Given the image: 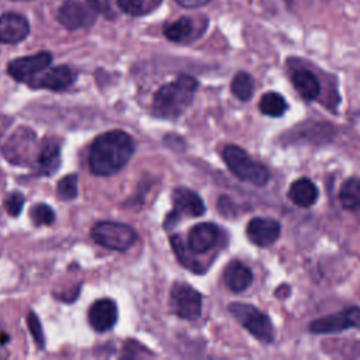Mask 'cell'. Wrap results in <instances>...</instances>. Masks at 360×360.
Instances as JSON below:
<instances>
[{
    "label": "cell",
    "instance_id": "30bf717a",
    "mask_svg": "<svg viewBox=\"0 0 360 360\" xmlns=\"http://www.w3.org/2000/svg\"><path fill=\"white\" fill-rule=\"evenodd\" d=\"M59 22L68 30H77L90 25L94 21V11L89 6L76 0L65 1L58 11Z\"/></svg>",
    "mask_w": 360,
    "mask_h": 360
},
{
    "label": "cell",
    "instance_id": "f1b7e54d",
    "mask_svg": "<svg viewBox=\"0 0 360 360\" xmlns=\"http://www.w3.org/2000/svg\"><path fill=\"white\" fill-rule=\"evenodd\" d=\"M89 7L96 11L100 13L103 15H105L107 18H111L114 15V11L111 8V3L110 0H87Z\"/></svg>",
    "mask_w": 360,
    "mask_h": 360
},
{
    "label": "cell",
    "instance_id": "6da1fadb",
    "mask_svg": "<svg viewBox=\"0 0 360 360\" xmlns=\"http://www.w3.org/2000/svg\"><path fill=\"white\" fill-rule=\"evenodd\" d=\"M134 150L135 143L129 134L120 129L104 132L90 146V170L96 176H111L129 162Z\"/></svg>",
    "mask_w": 360,
    "mask_h": 360
},
{
    "label": "cell",
    "instance_id": "7a4b0ae2",
    "mask_svg": "<svg viewBox=\"0 0 360 360\" xmlns=\"http://www.w3.org/2000/svg\"><path fill=\"white\" fill-rule=\"evenodd\" d=\"M198 82L188 75H180L170 83L159 87L153 96L152 111L165 120L179 118L193 103Z\"/></svg>",
    "mask_w": 360,
    "mask_h": 360
},
{
    "label": "cell",
    "instance_id": "603a6c76",
    "mask_svg": "<svg viewBox=\"0 0 360 360\" xmlns=\"http://www.w3.org/2000/svg\"><path fill=\"white\" fill-rule=\"evenodd\" d=\"M191 32H193V21L187 17H181L167 24L163 30L165 37L173 42H181L187 39Z\"/></svg>",
    "mask_w": 360,
    "mask_h": 360
},
{
    "label": "cell",
    "instance_id": "44dd1931",
    "mask_svg": "<svg viewBox=\"0 0 360 360\" xmlns=\"http://www.w3.org/2000/svg\"><path fill=\"white\" fill-rule=\"evenodd\" d=\"M287 101L276 91H269L262 96L259 101V110L269 117H281L287 110Z\"/></svg>",
    "mask_w": 360,
    "mask_h": 360
},
{
    "label": "cell",
    "instance_id": "d6986e66",
    "mask_svg": "<svg viewBox=\"0 0 360 360\" xmlns=\"http://www.w3.org/2000/svg\"><path fill=\"white\" fill-rule=\"evenodd\" d=\"M60 163L59 146L55 141H45L37 156V167L41 174H52Z\"/></svg>",
    "mask_w": 360,
    "mask_h": 360
},
{
    "label": "cell",
    "instance_id": "277c9868",
    "mask_svg": "<svg viewBox=\"0 0 360 360\" xmlns=\"http://www.w3.org/2000/svg\"><path fill=\"white\" fill-rule=\"evenodd\" d=\"M228 309L233 318L257 340L270 343L274 339L271 319L259 308L246 302H231Z\"/></svg>",
    "mask_w": 360,
    "mask_h": 360
},
{
    "label": "cell",
    "instance_id": "3957f363",
    "mask_svg": "<svg viewBox=\"0 0 360 360\" xmlns=\"http://www.w3.org/2000/svg\"><path fill=\"white\" fill-rule=\"evenodd\" d=\"M228 169L240 180L255 186H264L270 177L269 169L249 156L246 150L236 145H226L222 150Z\"/></svg>",
    "mask_w": 360,
    "mask_h": 360
},
{
    "label": "cell",
    "instance_id": "ba28073f",
    "mask_svg": "<svg viewBox=\"0 0 360 360\" xmlns=\"http://www.w3.org/2000/svg\"><path fill=\"white\" fill-rule=\"evenodd\" d=\"M352 328H360V307H350L309 323L312 333H336Z\"/></svg>",
    "mask_w": 360,
    "mask_h": 360
},
{
    "label": "cell",
    "instance_id": "2e32d148",
    "mask_svg": "<svg viewBox=\"0 0 360 360\" xmlns=\"http://www.w3.org/2000/svg\"><path fill=\"white\" fill-rule=\"evenodd\" d=\"M224 281L233 292H242L252 284L253 274L246 264L233 260L224 270Z\"/></svg>",
    "mask_w": 360,
    "mask_h": 360
},
{
    "label": "cell",
    "instance_id": "7402d4cb",
    "mask_svg": "<svg viewBox=\"0 0 360 360\" xmlns=\"http://www.w3.org/2000/svg\"><path fill=\"white\" fill-rule=\"evenodd\" d=\"M255 82L248 72H238L231 82V91L242 101H249L253 96Z\"/></svg>",
    "mask_w": 360,
    "mask_h": 360
},
{
    "label": "cell",
    "instance_id": "52a82bcc",
    "mask_svg": "<svg viewBox=\"0 0 360 360\" xmlns=\"http://www.w3.org/2000/svg\"><path fill=\"white\" fill-rule=\"evenodd\" d=\"M205 212V204L198 193L177 187L173 191V211L165 219V228L176 225L183 217H200Z\"/></svg>",
    "mask_w": 360,
    "mask_h": 360
},
{
    "label": "cell",
    "instance_id": "8992f818",
    "mask_svg": "<svg viewBox=\"0 0 360 360\" xmlns=\"http://www.w3.org/2000/svg\"><path fill=\"white\" fill-rule=\"evenodd\" d=\"M170 305L179 318L194 321L201 315L202 297L190 284L176 281L170 288Z\"/></svg>",
    "mask_w": 360,
    "mask_h": 360
},
{
    "label": "cell",
    "instance_id": "5bb4252c",
    "mask_svg": "<svg viewBox=\"0 0 360 360\" xmlns=\"http://www.w3.org/2000/svg\"><path fill=\"white\" fill-rule=\"evenodd\" d=\"M30 32V24L27 18L17 13H6L0 15V42L17 44Z\"/></svg>",
    "mask_w": 360,
    "mask_h": 360
},
{
    "label": "cell",
    "instance_id": "484cf974",
    "mask_svg": "<svg viewBox=\"0 0 360 360\" xmlns=\"http://www.w3.org/2000/svg\"><path fill=\"white\" fill-rule=\"evenodd\" d=\"M31 218L35 225H49L55 219L52 208L46 204H37L31 210Z\"/></svg>",
    "mask_w": 360,
    "mask_h": 360
},
{
    "label": "cell",
    "instance_id": "4fadbf2b",
    "mask_svg": "<svg viewBox=\"0 0 360 360\" xmlns=\"http://www.w3.org/2000/svg\"><path fill=\"white\" fill-rule=\"evenodd\" d=\"M118 318L117 305L110 298L97 300L89 309V322L97 332L110 330Z\"/></svg>",
    "mask_w": 360,
    "mask_h": 360
},
{
    "label": "cell",
    "instance_id": "4316f807",
    "mask_svg": "<svg viewBox=\"0 0 360 360\" xmlns=\"http://www.w3.org/2000/svg\"><path fill=\"white\" fill-rule=\"evenodd\" d=\"M4 205H6L7 212H8L11 217H17V215L21 212L22 205H24V197H22V194H20V193H17V191L13 193V194H10V195L6 198Z\"/></svg>",
    "mask_w": 360,
    "mask_h": 360
},
{
    "label": "cell",
    "instance_id": "83f0119b",
    "mask_svg": "<svg viewBox=\"0 0 360 360\" xmlns=\"http://www.w3.org/2000/svg\"><path fill=\"white\" fill-rule=\"evenodd\" d=\"M27 322H28L30 332L32 333L35 342L38 343L39 347H42V346H44V333H42V328H41V323H39L37 315H35L34 312H30Z\"/></svg>",
    "mask_w": 360,
    "mask_h": 360
},
{
    "label": "cell",
    "instance_id": "ac0fdd59",
    "mask_svg": "<svg viewBox=\"0 0 360 360\" xmlns=\"http://www.w3.org/2000/svg\"><path fill=\"white\" fill-rule=\"evenodd\" d=\"M291 82L300 96L305 100H315L321 93V84L316 76L308 69H297L291 75Z\"/></svg>",
    "mask_w": 360,
    "mask_h": 360
},
{
    "label": "cell",
    "instance_id": "f546056e",
    "mask_svg": "<svg viewBox=\"0 0 360 360\" xmlns=\"http://www.w3.org/2000/svg\"><path fill=\"white\" fill-rule=\"evenodd\" d=\"M176 1L184 7H200L207 4L210 0H176Z\"/></svg>",
    "mask_w": 360,
    "mask_h": 360
},
{
    "label": "cell",
    "instance_id": "9c48e42d",
    "mask_svg": "<svg viewBox=\"0 0 360 360\" xmlns=\"http://www.w3.org/2000/svg\"><path fill=\"white\" fill-rule=\"evenodd\" d=\"M52 60L49 52H38L35 55L17 58L7 65V70L10 76H13L17 82H27L37 76L39 72L46 69Z\"/></svg>",
    "mask_w": 360,
    "mask_h": 360
},
{
    "label": "cell",
    "instance_id": "d4e9b609",
    "mask_svg": "<svg viewBox=\"0 0 360 360\" xmlns=\"http://www.w3.org/2000/svg\"><path fill=\"white\" fill-rule=\"evenodd\" d=\"M56 193L60 200H65V201L73 200L77 195V176L68 174V176L62 177L58 183Z\"/></svg>",
    "mask_w": 360,
    "mask_h": 360
},
{
    "label": "cell",
    "instance_id": "7c38bea8",
    "mask_svg": "<svg viewBox=\"0 0 360 360\" xmlns=\"http://www.w3.org/2000/svg\"><path fill=\"white\" fill-rule=\"evenodd\" d=\"M219 238V229L212 222L194 225L187 235V249L193 253H205L212 249Z\"/></svg>",
    "mask_w": 360,
    "mask_h": 360
},
{
    "label": "cell",
    "instance_id": "5b68a950",
    "mask_svg": "<svg viewBox=\"0 0 360 360\" xmlns=\"http://www.w3.org/2000/svg\"><path fill=\"white\" fill-rule=\"evenodd\" d=\"M136 232L132 226L114 221H103L93 226L91 239L107 249L124 252L136 242Z\"/></svg>",
    "mask_w": 360,
    "mask_h": 360
},
{
    "label": "cell",
    "instance_id": "9a60e30c",
    "mask_svg": "<svg viewBox=\"0 0 360 360\" xmlns=\"http://www.w3.org/2000/svg\"><path fill=\"white\" fill-rule=\"evenodd\" d=\"M75 79H76L75 72L69 66L60 65V66L48 69L35 83H32V86L59 91V90L68 89L75 82Z\"/></svg>",
    "mask_w": 360,
    "mask_h": 360
},
{
    "label": "cell",
    "instance_id": "ffe728a7",
    "mask_svg": "<svg viewBox=\"0 0 360 360\" xmlns=\"http://www.w3.org/2000/svg\"><path fill=\"white\" fill-rule=\"evenodd\" d=\"M339 201L347 211H360V177H349L342 183Z\"/></svg>",
    "mask_w": 360,
    "mask_h": 360
},
{
    "label": "cell",
    "instance_id": "e0dca14e",
    "mask_svg": "<svg viewBox=\"0 0 360 360\" xmlns=\"http://www.w3.org/2000/svg\"><path fill=\"white\" fill-rule=\"evenodd\" d=\"M288 198L294 205L311 207L318 200V188L308 177L297 179L288 188Z\"/></svg>",
    "mask_w": 360,
    "mask_h": 360
},
{
    "label": "cell",
    "instance_id": "4dcf8cb0",
    "mask_svg": "<svg viewBox=\"0 0 360 360\" xmlns=\"http://www.w3.org/2000/svg\"><path fill=\"white\" fill-rule=\"evenodd\" d=\"M14 1H25V0H14Z\"/></svg>",
    "mask_w": 360,
    "mask_h": 360
},
{
    "label": "cell",
    "instance_id": "8fae6325",
    "mask_svg": "<svg viewBox=\"0 0 360 360\" xmlns=\"http://www.w3.org/2000/svg\"><path fill=\"white\" fill-rule=\"evenodd\" d=\"M280 231H281V226L278 221L273 218H263V217L250 219L246 226V235L249 240L260 248L273 245L277 240Z\"/></svg>",
    "mask_w": 360,
    "mask_h": 360
},
{
    "label": "cell",
    "instance_id": "cb8c5ba5",
    "mask_svg": "<svg viewBox=\"0 0 360 360\" xmlns=\"http://www.w3.org/2000/svg\"><path fill=\"white\" fill-rule=\"evenodd\" d=\"M162 0H117L118 7L129 15H142L152 11Z\"/></svg>",
    "mask_w": 360,
    "mask_h": 360
}]
</instances>
